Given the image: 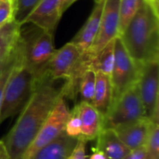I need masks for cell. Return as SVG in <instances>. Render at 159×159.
I'll use <instances>...</instances> for the list:
<instances>
[{"instance_id": "obj_14", "label": "cell", "mask_w": 159, "mask_h": 159, "mask_svg": "<svg viewBox=\"0 0 159 159\" xmlns=\"http://www.w3.org/2000/svg\"><path fill=\"white\" fill-rule=\"evenodd\" d=\"M96 140L95 148L101 151L106 159H124L130 153L113 129H103Z\"/></svg>"}, {"instance_id": "obj_18", "label": "cell", "mask_w": 159, "mask_h": 159, "mask_svg": "<svg viewBox=\"0 0 159 159\" xmlns=\"http://www.w3.org/2000/svg\"><path fill=\"white\" fill-rule=\"evenodd\" d=\"M20 27L15 20L6 23L0 27V50L2 49H12L18 44Z\"/></svg>"}, {"instance_id": "obj_15", "label": "cell", "mask_w": 159, "mask_h": 159, "mask_svg": "<svg viewBox=\"0 0 159 159\" xmlns=\"http://www.w3.org/2000/svg\"><path fill=\"white\" fill-rule=\"evenodd\" d=\"M78 139L62 132L54 141L41 148L32 159H67L74 150Z\"/></svg>"}, {"instance_id": "obj_5", "label": "cell", "mask_w": 159, "mask_h": 159, "mask_svg": "<svg viewBox=\"0 0 159 159\" xmlns=\"http://www.w3.org/2000/svg\"><path fill=\"white\" fill-rule=\"evenodd\" d=\"M144 116L145 112L140 97L138 83H135L113 102L110 110L103 118V129H114Z\"/></svg>"}, {"instance_id": "obj_6", "label": "cell", "mask_w": 159, "mask_h": 159, "mask_svg": "<svg viewBox=\"0 0 159 159\" xmlns=\"http://www.w3.org/2000/svg\"><path fill=\"white\" fill-rule=\"evenodd\" d=\"M140 64L127 51L121 38H115V61L110 75L113 88V102L138 81Z\"/></svg>"}, {"instance_id": "obj_4", "label": "cell", "mask_w": 159, "mask_h": 159, "mask_svg": "<svg viewBox=\"0 0 159 159\" xmlns=\"http://www.w3.org/2000/svg\"><path fill=\"white\" fill-rule=\"evenodd\" d=\"M38 81L34 73L17 61L7 77L0 109V123L14 116L23 109L34 91Z\"/></svg>"}, {"instance_id": "obj_2", "label": "cell", "mask_w": 159, "mask_h": 159, "mask_svg": "<svg viewBox=\"0 0 159 159\" xmlns=\"http://www.w3.org/2000/svg\"><path fill=\"white\" fill-rule=\"evenodd\" d=\"M158 0H143L142 4L119 35L127 51L138 63L159 59Z\"/></svg>"}, {"instance_id": "obj_13", "label": "cell", "mask_w": 159, "mask_h": 159, "mask_svg": "<svg viewBox=\"0 0 159 159\" xmlns=\"http://www.w3.org/2000/svg\"><path fill=\"white\" fill-rule=\"evenodd\" d=\"M75 106L81 122L79 139L86 142L96 140L103 129V116L90 102L81 101Z\"/></svg>"}, {"instance_id": "obj_32", "label": "cell", "mask_w": 159, "mask_h": 159, "mask_svg": "<svg viewBox=\"0 0 159 159\" xmlns=\"http://www.w3.org/2000/svg\"><path fill=\"white\" fill-rule=\"evenodd\" d=\"M15 48H16V47H15ZM14 49H15V48H14ZM14 49H13V51H14ZM13 51H12V52H11V54H10L9 56H8V58H7V59H6V60H5V61H4L3 62H1V63H0V75H1V73L3 72V70H4V68H5V66L7 65V61H9V59H10V57H11V55H12V53H13Z\"/></svg>"}, {"instance_id": "obj_10", "label": "cell", "mask_w": 159, "mask_h": 159, "mask_svg": "<svg viewBox=\"0 0 159 159\" xmlns=\"http://www.w3.org/2000/svg\"><path fill=\"white\" fill-rule=\"evenodd\" d=\"M61 16V0H41L22 24L31 23L53 34Z\"/></svg>"}, {"instance_id": "obj_23", "label": "cell", "mask_w": 159, "mask_h": 159, "mask_svg": "<svg viewBox=\"0 0 159 159\" xmlns=\"http://www.w3.org/2000/svg\"><path fill=\"white\" fill-rule=\"evenodd\" d=\"M64 131L68 136L75 139H79L81 135V122L76 106L69 113Z\"/></svg>"}, {"instance_id": "obj_11", "label": "cell", "mask_w": 159, "mask_h": 159, "mask_svg": "<svg viewBox=\"0 0 159 159\" xmlns=\"http://www.w3.org/2000/svg\"><path fill=\"white\" fill-rule=\"evenodd\" d=\"M154 124L151 119L144 116L137 121L119 126L114 130L123 143L132 151L144 146Z\"/></svg>"}, {"instance_id": "obj_20", "label": "cell", "mask_w": 159, "mask_h": 159, "mask_svg": "<svg viewBox=\"0 0 159 159\" xmlns=\"http://www.w3.org/2000/svg\"><path fill=\"white\" fill-rule=\"evenodd\" d=\"M96 84V73L89 68L83 74L78 87V93L80 94L82 101L92 102Z\"/></svg>"}, {"instance_id": "obj_1", "label": "cell", "mask_w": 159, "mask_h": 159, "mask_svg": "<svg viewBox=\"0 0 159 159\" xmlns=\"http://www.w3.org/2000/svg\"><path fill=\"white\" fill-rule=\"evenodd\" d=\"M55 81L47 75L37 83L16 123L5 137L10 159H21L52 108L62 97V85L58 87Z\"/></svg>"}, {"instance_id": "obj_21", "label": "cell", "mask_w": 159, "mask_h": 159, "mask_svg": "<svg viewBox=\"0 0 159 159\" xmlns=\"http://www.w3.org/2000/svg\"><path fill=\"white\" fill-rule=\"evenodd\" d=\"M41 0H14L15 2V12L14 20L20 24L22 25L24 20L28 15L34 9Z\"/></svg>"}, {"instance_id": "obj_22", "label": "cell", "mask_w": 159, "mask_h": 159, "mask_svg": "<svg viewBox=\"0 0 159 159\" xmlns=\"http://www.w3.org/2000/svg\"><path fill=\"white\" fill-rule=\"evenodd\" d=\"M146 159H159V126L155 123L144 144Z\"/></svg>"}, {"instance_id": "obj_33", "label": "cell", "mask_w": 159, "mask_h": 159, "mask_svg": "<svg viewBox=\"0 0 159 159\" xmlns=\"http://www.w3.org/2000/svg\"><path fill=\"white\" fill-rule=\"evenodd\" d=\"M95 1H97V0H95Z\"/></svg>"}, {"instance_id": "obj_19", "label": "cell", "mask_w": 159, "mask_h": 159, "mask_svg": "<svg viewBox=\"0 0 159 159\" xmlns=\"http://www.w3.org/2000/svg\"><path fill=\"white\" fill-rule=\"evenodd\" d=\"M143 0H119V30L118 36L125 31Z\"/></svg>"}, {"instance_id": "obj_8", "label": "cell", "mask_w": 159, "mask_h": 159, "mask_svg": "<svg viewBox=\"0 0 159 159\" xmlns=\"http://www.w3.org/2000/svg\"><path fill=\"white\" fill-rule=\"evenodd\" d=\"M137 83L145 116L154 123H158V61H151L140 64Z\"/></svg>"}, {"instance_id": "obj_7", "label": "cell", "mask_w": 159, "mask_h": 159, "mask_svg": "<svg viewBox=\"0 0 159 159\" xmlns=\"http://www.w3.org/2000/svg\"><path fill=\"white\" fill-rule=\"evenodd\" d=\"M69 113L70 111L64 98L61 97L38 130L34 139L24 152L21 159H32L41 148L54 141L62 132H64Z\"/></svg>"}, {"instance_id": "obj_9", "label": "cell", "mask_w": 159, "mask_h": 159, "mask_svg": "<svg viewBox=\"0 0 159 159\" xmlns=\"http://www.w3.org/2000/svg\"><path fill=\"white\" fill-rule=\"evenodd\" d=\"M119 0H104L99 32L88 53L95 55L109 42L118 36Z\"/></svg>"}, {"instance_id": "obj_25", "label": "cell", "mask_w": 159, "mask_h": 159, "mask_svg": "<svg viewBox=\"0 0 159 159\" xmlns=\"http://www.w3.org/2000/svg\"><path fill=\"white\" fill-rule=\"evenodd\" d=\"M19 42V41H18ZM17 57H18V44L9 59V61H7V65L5 66L3 72L0 75V109H1V104H2V100H3V94H4V89H5V86L7 80V77L17 61Z\"/></svg>"}, {"instance_id": "obj_27", "label": "cell", "mask_w": 159, "mask_h": 159, "mask_svg": "<svg viewBox=\"0 0 159 159\" xmlns=\"http://www.w3.org/2000/svg\"><path fill=\"white\" fill-rule=\"evenodd\" d=\"M124 159H146V152L145 147L142 146L137 149L130 151V153Z\"/></svg>"}, {"instance_id": "obj_26", "label": "cell", "mask_w": 159, "mask_h": 159, "mask_svg": "<svg viewBox=\"0 0 159 159\" xmlns=\"http://www.w3.org/2000/svg\"><path fill=\"white\" fill-rule=\"evenodd\" d=\"M88 142L78 139L74 150L69 155L67 159H88L86 155V144Z\"/></svg>"}, {"instance_id": "obj_31", "label": "cell", "mask_w": 159, "mask_h": 159, "mask_svg": "<svg viewBox=\"0 0 159 159\" xmlns=\"http://www.w3.org/2000/svg\"><path fill=\"white\" fill-rule=\"evenodd\" d=\"M14 48H12V49H2V50H0V63L3 62L7 58H8V56L11 54V52L13 51Z\"/></svg>"}, {"instance_id": "obj_29", "label": "cell", "mask_w": 159, "mask_h": 159, "mask_svg": "<svg viewBox=\"0 0 159 159\" xmlns=\"http://www.w3.org/2000/svg\"><path fill=\"white\" fill-rule=\"evenodd\" d=\"M76 0H61V15L75 2Z\"/></svg>"}, {"instance_id": "obj_3", "label": "cell", "mask_w": 159, "mask_h": 159, "mask_svg": "<svg viewBox=\"0 0 159 159\" xmlns=\"http://www.w3.org/2000/svg\"><path fill=\"white\" fill-rule=\"evenodd\" d=\"M24 29L20 27L18 50L20 62L31 70L39 82L47 76L48 62L55 52L53 34L31 23Z\"/></svg>"}, {"instance_id": "obj_17", "label": "cell", "mask_w": 159, "mask_h": 159, "mask_svg": "<svg viewBox=\"0 0 159 159\" xmlns=\"http://www.w3.org/2000/svg\"><path fill=\"white\" fill-rule=\"evenodd\" d=\"M115 61V39L90 58L89 68L95 73L111 75Z\"/></svg>"}, {"instance_id": "obj_28", "label": "cell", "mask_w": 159, "mask_h": 159, "mask_svg": "<svg viewBox=\"0 0 159 159\" xmlns=\"http://www.w3.org/2000/svg\"><path fill=\"white\" fill-rule=\"evenodd\" d=\"M0 159H10L9 154L3 140H0Z\"/></svg>"}, {"instance_id": "obj_24", "label": "cell", "mask_w": 159, "mask_h": 159, "mask_svg": "<svg viewBox=\"0 0 159 159\" xmlns=\"http://www.w3.org/2000/svg\"><path fill=\"white\" fill-rule=\"evenodd\" d=\"M14 0H0V27L14 20Z\"/></svg>"}, {"instance_id": "obj_30", "label": "cell", "mask_w": 159, "mask_h": 159, "mask_svg": "<svg viewBox=\"0 0 159 159\" xmlns=\"http://www.w3.org/2000/svg\"><path fill=\"white\" fill-rule=\"evenodd\" d=\"M92 155L89 157V159H106L105 156L99 150H97L96 148L92 149Z\"/></svg>"}, {"instance_id": "obj_12", "label": "cell", "mask_w": 159, "mask_h": 159, "mask_svg": "<svg viewBox=\"0 0 159 159\" xmlns=\"http://www.w3.org/2000/svg\"><path fill=\"white\" fill-rule=\"evenodd\" d=\"M104 0L95 1V6L92 12L88 18L85 24L82 26L80 31L75 35L70 41L73 43L82 53H87L93 42L95 41L101 23V18L102 13Z\"/></svg>"}, {"instance_id": "obj_16", "label": "cell", "mask_w": 159, "mask_h": 159, "mask_svg": "<svg viewBox=\"0 0 159 159\" xmlns=\"http://www.w3.org/2000/svg\"><path fill=\"white\" fill-rule=\"evenodd\" d=\"M91 103L104 118L113 103V88L109 75L96 73L95 91Z\"/></svg>"}]
</instances>
